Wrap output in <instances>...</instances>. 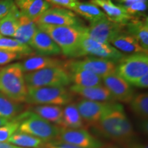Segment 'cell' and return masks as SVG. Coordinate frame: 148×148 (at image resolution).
Masks as SVG:
<instances>
[{"label":"cell","instance_id":"cell-1","mask_svg":"<svg viewBox=\"0 0 148 148\" xmlns=\"http://www.w3.org/2000/svg\"><path fill=\"white\" fill-rule=\"evenodd\" d=\"M94 127L105 138L119 143L127 145L135 137L133 125L121 103H111Z\"/></svg>","mask_w":148,"mask_h":148},{"label":"cell","instance_id":"cell-2","mask_svg":"<svg viewBox=\"0 0 148 148\" xmlns=\"http://www.w3.org/2000/svg\"><path fill=\"white\" fill-rule=\"evenodd\" d=\"M52 38L61 52L69 58H74L82 38L87 34V27L82 25L51 26L37 25Z\"/></svg>","mask_w":148,"mask_h":148},{"label":"cell","instance_id":"cell-3","mask_svg":"<svg viewBox=\"0 0 148 148\" xmlns=\"http://www.w3.org/2000/svg\"><path fill=\"white\" fill-rule=\"evenodd\" d=\"M0 93L15 102H25L27 88L20 62L0 68Z\"/></svg>","mask_w":148,"mask_h":148},{"label":"cell","instance_id":"cell-4","mask_svg":"<svg viewBox=\"0 0 148 148\" xmlns=\"http://www.w3.org/2000/svg\"><path fill=\"white\" fill-rule=\"evenodd\" d=\"M21 121L18 132L40 138L44 143L56 140L62 127L56 125L30 111L18 114Z\"/></svg>","mask_w":148,"mask_h":148},{"label":"cell","instance_id":"cell-5","mask_svg":"<svg viewBox=\"0 0 148 148\" xmlns=\"http://www.w3.org/2000/svg\"><path fill=\"white\" fill-rule=\"evenodd\" d=\"M27 88L25 103L29 104L66 106L73 99L71 92L64 86Z\"/></svg>","mask_w":148,"mask_h":148},{"label":"cell","instance_id":"cell-6","mask_svg":"<svg viewBox=\"0 0 148 148\" xmlns=\"http://www.w3.org/2000/svg\"><path fill=\"white\" fill-rule=\"evenodd\" d=\"M27 87L64 86L71 84L69 73L63 66L29 72L24 75Z\"/></svg>","mask_w":148,"mask_h":148},{"label":"cell","instance_id":"cell-7","mask_svg":"<svg viewBox=\"0 0 148 148\" xmlns=\"http://www.w3.org/2000/svg\"><path fill=\"white\" fill-rule=\"evenodd\" d=\"M115 73L132 85L139 77L148 74L147 53L125 56L116 64Z\"/></svg>","mask_w":148,"mask_h":148},{"label":"cell","instance_id":"cell-8","mask_svg":"<svg viewBox=\"0 0 148 148\" xmlns=\"http://www.w3.org/2000/svg\"><path fill=\"white\" fill-rule=\"evenodd\" d=\"M84 56L107 59L117 64L125 55L120 52L110 43L96 41L90 38L87 35H85L79 43L74 58Z\"/></svg>","mask_w":148,"mask_h":148},{"label":"cell","instance_id":"cell-9","mask_svg":"<svg viewBox=\"0 0 148 148\" xmlns=\"http://www.w3.org/2000/svg\"><path fill=\"white\" fill-rule=\"evenodd\" d=\"M116 63L107 59L93 56L85 57L79 60L68 61L64 63V69L68 72L85 70L97 74L101 78L108 74L114 73Z\"/></svg>","mask_w":148,"mask_h":148},{"label":"cell","instance_id":"cell-10","mask_svg":"<svg viewBox=\"0 0 148 148\" xmlns=\"http://www.w3.org/2000/svg\"><path fill=\"white\" fill-rule=\"evenodd\" d=\"M125 24L117 23L103 18L90 24L87 27V36L91 39L103 43H110L116 35L123 32Z\"/></svg>","mask_w":148,"mask_h":148},{"label":"cell","instance_id":"cell-11","mask_svg":"<svg viewBox=\"0 0 148 148\" xmlns=\"http://www.w3.org/2000/svg\"><path fill=\"white\" fill-rule=\"evenodd\" d=\"M57 140L82 148H103L101 140L84 128L69 129L61 127Z\"/></svg>","mask_w":148,"mask_h":148},{"label":"cell","instance_id":"cell-12","mask_svg":"<svg viewBox=\"0 0 148 148\" xmlns=\"http://www.w3.org/2000/svg\"><path fill=\"white\" fill-rule=\"evenodd\" d=\"M37 25L64 26L80 25V21L76 14L68 9L53 7L43 12L36 20Z\"/></svg>","mask_w":148,"mask_h":148},{"label":"cell","instance_id":"cell-13","mask_svg":"<svg viewBox=\"0 0 148 148\" xmlns=\"http://www.w3.org/2000/svg\"><path fill=\"white\" fill-rule=\"evenodd\" d=\"M101 79L103 85L108 88L114 100L123 103H130L134 95L132 85L115 72L108 74Z\"/></svg>","mask_w":148,"mask_h":148},{"label":"cell","instance_id":"cell-14","mask_svg":"<svg viewBox=\"0 0 148 148\" xmlns=\"http://www.w3.org/2000/svg\"><path fill=\"white\" fill-rule=\"evenodd\" d=\"M110 103L82 99L76 103V106L84 123L90 126H95Z\"/></svg>","mask_w":148,"mask_h":148},{"label":"cell","instance_id":"cell-15","mask_svg":"<svg viewBox=\"0 0 148 148\" xmlns=\"http://www.w3.org/2000/svg\"><path fill=\"white\" fill-rule=\"evenodd\" d=\"M29 46L38 56H52L62 53L60 48L49 35L38 27L29 42Z\"/></svg>","mask_w":148,"mask_h":148},{"label":"cell","instance_id":"cell-16","mask_svg":"<svg viewBox=\"0 0 148 148\" xmlns=\"http://www.w3.org/2000/svg\"><path fill=\"white\" fill-rule=\"evenodd\" d=\"M69 90L87 100L107 103L115 101L108 88L102 84L90 87H82L73 84L70 86Z\"/></svg>","mask_w":148,"mask_h":148},{"label":"cell","instance_id":"cell-17","mask_svg":"<svg viewBox=\"0 0 148 148\" xmlns=\"http://www.w3.org/2000/svg\"><path fill=\"white\" fill-rule=\"evenodd\" d=\"M90 2L102 9L106 17L115 23L126 24L133 18L123 5L114 4L111 0H90Z\"/></svg>","mask_w":148,"mask_h":148},{"label":"cell","instance_id":"cell-18","mask_svg":"<svg viewBox=\"0 0 148 148\" xmlns=\"http://www.w3.org/2000/svg\"><path fill=\"white\" fill-rule=\"evenodd\" d=\"M14 4L21 15L35 21L51 8V4L46 0H14Z\"/></svg>","mask_w":148,"mask_h":148},{"label":"cell","instance_id":"cell-19","mask_svg":"<svg viewBox=\"0 0 148 148\" xmlns=\"http://www.w3.org/2000/svg\"><path fill=\"white\" fill-rule=\"evenodd\" d=\"M110 44L123 53H147V51L144 50L137 40L125 31L116 35L110 40Z\"/></svg>","mask_w":148,"mask_h":148},{"label":"cell","instance_id":"cell-20","mask_svg":"<svg viewBox=\"0 0 148 148\" xmlns=\"http://www.w3.org/2000/svg\"><path fill=\"white\" fill-rule=\"evenodd\" d=\"M20 64L23 73H29L47 68L63 66L64 62L50 56H35L25 59L22 62H20Z\"/></svg>","mask_w":148,"mask_h":148},{"label":"cell","instance_id":"cell-21","mask_svg":"<svg viewBox=\"0 0 148 148\" xmlns=\"http://www.w3.org/2000/svg\"><path fill=\"white\" fill-rule=\"evenodd\" d=\"M127 32L134 37L144 50L148 51V21L147 18L143 20L132 19L125 24Z\"/></svg>","mask_w":148,"mask_h":148},{"label":"cell","instance_id":"cell-22","mask_svg":"<svg viewBox=\"0 0 148 148\" xmlns=\"http://www.w3.org/2000/svg\"><path fill=\"white\" fill-rule=\"evenodd\" d=\"M37 29L38 26L36 21L21 14L13 38L21 43L29 45Z\"/></svg>","mask_w":148,"mask_h":148},{"label":"cell","instance_id":"cell-23","mask_svg":"<svg viewBox=\"0 0 148 148\" xmlns=\"http://www.w3.org/2000/svg\"><path fill=\"white\" fill-rule=\"evenodd\" d=\"M32 112L46 121L62 127L63 109L55 105H38L32 108Z\"/></svg>","mask_w":148,"mask_h":148},{"label":"cell","instance_id":"cell-24","mask_svg":"<svg viewBox=\"0 0 148 148\" xmlns=\"http://www.w3.org/2000/svg\"><path fill=\"white\" fill-rule=\"evenodd\" d=\"M71 10L86 18L90 23L106 18L104 12L97 5L91 2H80L77 1Z\"/></svg>","mask_w":148,"mask_h":148},{"label":"cell","instance_id":"cell-25","mask_svg":"<svg viewBox=\"0 0 148 148\" xmlns=\"http://www.w3.org/2000/svg\"><path fill=\"white\" fill-rule=\"evenodd\" d=\"M84 127V123L77 110L76 103H70L66 105L62 113V127L81 129Z\"/></svg>","mask_w":148,"mask_h":148},{"label":"cell","instance_id":"cell-26","mask_svg":"<svg viewBox=\"0 0 148 148\" xmlns=\"http://www.w3.org/2000/svg\"><path fill=\"white\" fill-rule=\"evenodd\" d=\"M71 82L82 87H90L102 84V79L97 74L85 70L69 72Z\"/></svg>","mask_w":148,"mask_h":148},{"label":"cell","instance_id":"cell-27","mask_svg":"<svg viewBox=\"0 0 148 148\" xmlns=\"http://www.w3.org/2000/svg\"><path fill=\"white\" fill-rule=\"evenodd\" d=\"M19 10L14 4L6 15L0 19V34L13 38L20 17Z\"/></svg>","mask_w":148,"mask_h":148},{"label":"cell","instance_id":"cell-28","mask_svg":"<svg viewBox=\"0 0 148 148\" xmlns=\"http://www.w3.org/2000/svg\"><path fill=\"white\" fill-rule=\"evenodd\" d=\"M7 143L22 148H42L45 143L32 135L16 132L9 138Z\"/></svg>","mask_w":148,"mask_h":148},{"label":"cell","instance_id":"cell-29","mask_svg":"<svg viewBox=\"0 0 148 148\" xmlns=\"http://www.w3.org/2000/svg\"><path fill=\"white\" fill-rule=\"evenodd\" d=\"M0 50L17 53L24 56H31L34 52L29 45L21 43L13 38H9L1 34H0Z\"/></svg>","mask_w":148,"mask_h":148},{"label":"cell","instance_id":"cell-30","mask_svg":"<svg viewBox=\"0 0 148 148\" xmlns=\"http://www.w3.org/2000/svg\"><path fill=\"white\" fill-rule=\"evenodd\" d=\"M23 106L0 93V117L11 120L18 116Z\"/></svg>","mask_w":148,"mask_h":148},{"label":"cell","instance_id":"cell-31","mask_svg":"<svg viewBox=\"0 0 148 148\" xmlns=\"http://www.w3.org/2000/svg\"><path fill=\"white\" fill-rule=\"evenodd\" d=\"M132 112L143 121H147L148 117V94L139 93L133 96L130 101Z\"/></svg>","mask_w":148,"mask_h":148},{"label":"cell","instance_id":"cell-32","mask_svg":"<svg viewBox=\"0 0 148 148\" xmlns=\"http://www.w3.org/2000/svg\"><path fill=\"white\" fill-rule=\"evenodd\" d=\"M21 119L19 116L11 119L4 125L0 126V142L7 143L14 133L18 132Z\"/></svg>","mask_w":148,"mask_h":148},{"label":"cell","instance_id":"cell-33","mask_svg":"<svg viewBox=\"0 0 148 148\" xmlns=\"http://www.w3.org/2000/svg\"><path fill=\"white\" fill-rule=\"evenodd\" d=\"M124 8L130 16L140 14L145 12L147 9V1H138L131 4L125 5Z\"/></svg>","mask_w":148,"mask_h":148},{"label":"cell","instance_id":"cell-34","mask_svg":"<svg viewBox=\"0 0 148 148\" xmlns=\"http://www.w3.org/2000/svg\"><path fill=\"white\" fill-rule=\"evenodd\" d=\"M24 56L17 53L0 50V65H5L14 60L23 58Z\"/></svg>","mask_w":148,"mask_h":148},{"label":"cell","instance_id":"cell-35","mask_svg":"<svg viewBox=\"0 0 148 148\" xmlns=\"http://www.w3.org/2000/svg\"><path fill=\"white\" fill-rule=\"evenodd\" d=\"M50 4L57 5L60 8L69 9L71 10L73 7L75 5L77 0H46Z\"/></svg>","mask_w":148,"mask_h":148},{"label":"cell","instance_id":"cell-36","mask_svg":"<svg viewBox=\"0 0 148 148\" xmlns=\"http://www.w3.org/2000/svg\"><path fill=\"white\" fill-rule=\"evenodd\" d=\"M14 5V0H0V19L10 12Z\"/></svg>","mask_w":148,"mask_h":148},{"label":"cell","instance_id":"cell-37","mask_svg":"<svg viewBox=\"0 0 148 148\" xmlns=\"http://www.w3.org/2000/svg\"><path fill=\"white\" fill-rule=\"evenodd\" d=\"M44 148H82L76 145L64 143L59 140H53L48 143H45Z\"/></svg>","mask_w":148,"mask_h":148},{"label":"cell","instance_id":"cell-38","mask_svg":"<svg viewBox=\"0 0 148 148\" xmlns=\"http://www.w3.org/2000/svg\"><path fill=\"white\" fill-rule=\"evenodd\" d=\"M132 86H134L136 87L145 88L148 86V74L144 75L139 78L136 79L135 82L132 84Z\"/></svg>","mask_w":148,"mask_h":148},{"label":"cell","instance_id":"cell-39","mask_svg":"<svg viewBox=\"0 0 148 148\" xmlns=\"http://www.w3.org/2000/svg\"><path fill=\"white\" fill-rule=\"evenodd\" d=\"M127 146H128L129 148H148L147 145L145 144L134 143V142H132V143L127 144Z\"/></svg>","mask_w":148,"mask_h":148},{"label":"cell","instance_id":"cell-40","mask_svg":"<svg viewBox=\"0 0 148 148\" xmlns=\"http://www.w3.org/2000/svg\"><path fill=\"white\" fill-rule=\"evenodd\" d=\"M0 148H20L16 147L15 145H12V144L8 143H1L0 142Z\"/></svg>","mask_w":148,"mask_h":148},{"label":"cell","instance_id":"cell-41","mask_svg":"<svg viewBox=\"0 0 148 148\" xmlns=\"http://www.w3.org/2000/svg\"><path fill=\"white\" fill-rule=\"evenodd\" d=\"M122 3H124L123 6L125 5L131 4V3L136 2V1H147V0H120Z\"/></svg>","mask_w":148,"mask_h":148},{"label":"cell","instance_id":"cell-42","mask_svg":"<svg viewBox=\"0 0 148 148\" xmlns=\"http://www.w3.org/2000/svg\"><path fill=\"white\" fill-rule=\"evenodd\" d=\"M10 120H8V119H5L4 118H1L0 117V126H1V125L5 124V123H7V122H8Z\"/></svg>","mask_w":148,"mask_h":148},{"label":"cell","instance_id":"cell-43","mask_svg":"<svg viewBox=\"0 0 148 148\" xmlns=\"http://www.w3.org/2000/svg\"><path fill=\"white\" fill-rule=\"evenodd\" d=\"M106 148H119L117 147H116V146H113V145H110V146H108V147H107Z\"/></svg>","mask_w":148,"mask_h":148},{"label":"cell","instance_id":"cell-44","mask_svg":"<svg viewBox=\"0 0 148 148\" xmlns=\"http://www.w3.org/2000/svg\"><path fill=\"white\" fill-rule=\"evenodd\" d=\"M20 148H22V147H20Z\"/></svg>","mask_w":148,"mask_h":148},{"label":"cell","instance_id":"cell-45","mask_svg":"<svg viewBox=\"0 0 148 148\" xmlns=\"http://www.w3.org/2000/svg\"><path fill=\"white\" fill-rule=\"evenodd\" d=\"M42 148H44V147H42Z\"/></svg>","mask_w":148,"mask_h":148}]
</instances>
